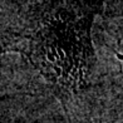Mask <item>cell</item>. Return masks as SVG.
I'll return each instance as SVG.
<instances>
[{"label": "cell", "instance_id": "6da1fadb", "mask_svg": "<svg viewBox=\"0 0 123 123\" xmlns=\"http://www.w3.org/2000/svg\"><path fill=\"white\" fill-rule=\"evenodd\" d=\"M97 6L88 0H43L26 16L13 52L38 70L69 123H122V84L108 83L93 39Z\"/></svg>", "mask_w": 123, "mask_h": 123}, {"label": "cell", "instance_id": "7a4b0ae2", "mask_svg": "<svg viewBox=\"0 0 123 123\" xmlns=\"http://www.w3.org/2000/svg\"><path fill=\"white\" fill-rule=\"evenodd\" d=\"M0 54H3V53H1V49H0Z\"/></svg>", "mask_w": 123, "mask_h": 123}]
</instances>
